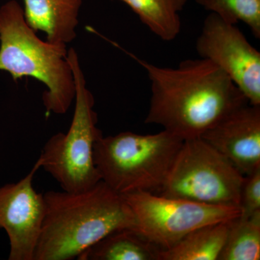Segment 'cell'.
I'll return each mask as SVG.
<instances>
[{"instance_id":"15","label":"cell","mask_w":260,"mask_h":260,"mask_svg":"<svg viewBox=\"0 0 260 260\" xmlns=\"http://www.w3.org/2000/svg\"><path fill=\"white\" fill-rule=\"evenodd\" d=\"M260 259V212L249 218L230 221L229 232L218 260Z\"/></svg>"},{"instance_id":"9","label":"cell","mask_w":260,"mask_h":260,"mask_svg":"<svg viewBox=\"0 0 260 260\" xmlns=\"http://www.w3.org/2000/svg\"><path fill=\"white\" fill-rule=\"evenodd\" d=\"M40 168L38 159L21 180L0 186V229L9 238V260H34L45 213L44 194L32 186Z\"/></svg>"},{"instance_id":"4","label":"cell","mask_w":260,"mask_h":260,"mask_svg":"<svg viewBox=\"0 0 260 260\" xmlns=\"http://www.w3.org/2000/svg\"><path fill=\"white\" fill-rule=\"evenodd\" d=\"M183 142L164 129L152 135H102L94 145V164L101 180L119 194H159Z\"/></svg>"},{"instance_id":"16","label":"cell","mask_w":260,"mask_h":260,"mask_svg":"<svg viewBox=\"0 0 260 260\" xmlns=\"http://www.w3.org/2000/svg\"><path fill=\"white\" fill-rule=\"evenodd\" d=\"M210 13L228 23L246 24L253 35L260 38V0H196Z\"/></svg>"},{"instance_id":"12","label":"cell","mask_w":260,"mask_h":260,"mask_svg":"<svg viewBox=\"0 0 260 260\" xmlns=\"http://www.w3.org/2000/svg\"><path fill=\"white\" fill-rule=\"evenodd\" d=\"M230 221L195 229L172 247L159 251L158 260H218L226 240Z\"/></svg>"},{"instance_id":"2","label":"cell","mask_w":260,"mask_h":260,"mask_svg":"<svg viewBox=\"0 0 260 260\" xmlns=\"http://www.w3.org/2000/svg\"><path fill=\"white\" fill-rule=\"evenodd\" d=\"M45 213L34 260L77 259L111 233L134 230L135 219L122 195L101 180L79 192L44 194Z\"/></svg>"},{"instance_id":"3","label":"cell","mask_w":260,"mask_h":260,"mask_svg":"<svg viewBox=\"0 0 260 260\" xmlns=\"http://www.w3.org/2000/svg\"><path fill=\"white\" fill-rule=\"evenodd\" d=\"M67 46L44 42L27 24L16 0L0 8V71L14 80L30 77L47 90L43 102L47 113L64 114L75 97L73 73Z\"/></svg>"},{"instance_id":"1","label":"cell","mask_w":260,"mask_h":260,"mask_svg":"<svg viewBox=\"0 0 260 260\" xmlns=\"http://www.w3.org/2000/svg\"><path fill=\"white\" fill-rule=\"evenodd\" d=\"M150 83L145 123L156 124L183 140L200 138L234 109L249 101L225 73L208 59L162 68L129 54Z\"/></svg>"},{"instance_id":"10","label":"cell","mask_w":260,"mask_h":260,"mask_svg":"<svg viewBox=\"0 0 260 260\" xmlns=\"http://www.w3.org/2000/svg\"><path fill=\"white\" fill-rule=\"evenodd\" d=\"M246 176L260 169V105L248 102L200 137Z\"/></svg>"},{"instance_id":"13","label":"cell","mask_w":260,"mask_h":260,"mask_svg":"<svg viewBox=\"0 0 260 260\" xmlns=\"http://www.w3.org/2000/svg\"><path fill=\"white\" fill-rule=\"evenodd\" d=\"M161 250L133 229L115 231L83 251L78 260H158Z\"/></svg>"},{"instance_id":"6","label":"cell","mask_w":260,"mask_h":260,"mask_svg":"<svg viewBox=\"0 0 260 260\" xmlns=\"http://www.w3.org/2000/svg\"><path fill=\"white\" fill-rule=\"evenodd\" d=\"M244 176L201 138L184 140L160 195L239 207Z\"/></svg>"},{"instance_id":"11","label":"cell","mask_w":260,"mask_h":260,"mask_svg":"<svg viewBox=\"0 0 260 260\" xmlns=\"http://www.w3.org/2000/svg\"><path fill=\"white\" fill-rule=\"evenodd\" d=\"M27 24L35 32L42 31L47 41L67 46L77 37L83 0H23Z\"/></svg>"},{"instance_id":"8","label":"cell","mask_w":260,"mask_h":260,"mask_svg":"<svg viewBox=\"0 0 260 260\" xmlns=\"http://www.w3.org/2000/svg\"><path fill=\"white\" fill-rule=\"evenodd\" d=\"M196 49L200 58L220 68L250 104L260 105V52L235 24L210 13L203 23Z\"/></svg>"},{"instance_id":"7","label":"cell","mask_w":260,"mask_h":260,"mask_svg":"<svg viewBox=\"0 0 260 260\" xmlns=\"http://www.w3.org/2000/svg\"><path fill=\"white\" fill-rule=\"evenodd\" d=\"M121 195L134 215L135 232L161 250L195 229L241 215L239 207L203 204L145 191Z\"/></svg>"},{"instance_id":"5","label":"cell","mask_w":260,"mask_h":260,"mask_svg":"<svg viewBox=\"0 0 260 260\" xmlns=\"http://www.w3.org/2000/svg\"><path fill=\"white\" fill-rule=\"evenodd\" d=\"M68 60L75 85V106L68 133L53 135L44 145L39 160L46 172L60 184L63 190L79 192L101 181L93 161V148L102 132L97 127L95 100L87 88L79 58L69 49Z\"/></svg>"},{"instance_id":"14","label":"cell","mask_w":260,"mask_h":260,"mask_svg":"<svg viewBox=\"0 0 260 260\" xmlns=\"http://www.w3.org/2000/svg\"><path fill=\"white\" fill-rule=\"evenodd\" d=\"M138 15L140 20L162 40L170 42L181 31L179 13L187 0H119Z\"/></svg>"},{"instance_id":"17","label":"cell","mask_w":260,"mask_h":260,"mask_svg":"<svg viewBox=\"0 0 260 260\" xmlns=\"http://www.w3.org/2000/svg\"><path fill=\"white\" fill-rule=\"evenodd\" d=\"M241 217L249 218L260 212V169L244 176L239 199Z\"/></svg>"}]
</instances>
